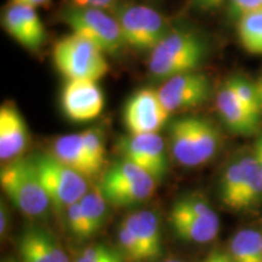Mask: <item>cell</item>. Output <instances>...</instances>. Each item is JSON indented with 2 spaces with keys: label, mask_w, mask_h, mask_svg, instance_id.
Segmentation results:
<instances>
[{
  "label": "cell",
  "mask_w": 262,
  "mask_h": 262,
  "mask_svg": "<svg viewBox=\"0 0 262 262\" xmlns=\"http://www.w3.org/2000/svg\"><path fill=\"white\" fill-rule=\"evenodd\" d=\"M210 93V81L204 74L188 72L169 78L158 90V96L170 114L204 103Z\"/></svg>",
  "instance_id": "52a82bcc"
},
{
  "label": "cell",
  "mask_w": 262,
  "mask_h": 262,
  "mask_svg": "<svg viewBox=\"0 0 262 262\" xmlns=\"http://www.w3.org/2000/svg\"><path fill=\"white\" fill-rule=\"evenodd\" d=\"M255 88H256L258 98H260V103H261V107H262V77L256 81V83H255Z\"/></svg>",
  "instance_id": "74e56055"
},
{
  "label": "cell",
  "mask_w": 262,
  "mask_h": 262,
  "mask_svg": "<svg viewBox=\"0 0 262 262\" xmlns=\"http://www.w3.org/2000/svg\"><path fill=\"white\" fill-rule=\"evenodd\" d=\"M123 224L139 242L147 260H155L162 255V235L155 212L148 210L137 211L126 216Z\"/></svg>",
  "instance_id": "2e32d148"
},
{
  "label": "cell",
  "mask_w": 262,
  "mask_h": 262,
  "mask_svg": "<svg viewBox=\"0 0 262 262\" xmlns=\"http://www.w3.org/2000/svg\"><path fill=\"white\" fill-rule=\"evenodd\" d=\"M193 134L201 164L210 160L220 145V135L210 122L203 118H192Z\"/></svg>",
  "instance_id": "cb8c5ba5"
},
{
  "label": "cell",
  "mask_w": 262,
  "mask_h": 262,
  "mask_svg": "<svg viewBox=\"0 0 262 262\" xmlns=\"http://www.w3.org/2000/svg\"><path fill=\"white\" fill-rule=\"evenodd\" d=\"M261 233H262V232H261Z\"/></svg>",
  "instance_id": "7bdbcfd3"
},
{
  "label": "cell",
  "mask_w": 262,
  "mask_h": 262,
  "mask_svg": "<svg viewBox=\"0 0 262 262\" xmlns=\"http://www.w3.org/2000/svg\"><path fill=\"white\" fill-rule=\"evenodd\" d=\"M171 211L179 214L192 216V217L202 219H215L219 217L210 204L204 198L199 195H188L180 198L172 205Z\"/></svg>",
  "instance_id": "484cf974"
},
{
  "label": "cell",
  "mask_w": 262,
  "mask_h": 262,
  "mask_svg": "<svg viewBox=\"0 0 262 262\" xmlns=\"http://www.w3.org/2000/svg\"><path fill=\"white\" fill-rule=\"evenodd\" d=\"M254 157L255 159H256L258 168H260V171L262 175V135L260 139L256 141V145H255V149H254Z\"/></svg>",
  "instance_id": "e575fe53"
},
{
  "label": "cell",
  "mask_w": 262,
  "mask_h": 262,
  "mask_svg": "<svg viewBox=\"0 0 262 262\" xmlns=\"http://www.w3.org/2000/svg\"><path fill=\"white\" fill-rule=\"evenodd\" d=\"M62 108L74 122H88L100 116L104 106V97L95 80L75 79L66 84L62 91Z\"/></svg>",
  "instance_id": "30bf717a"
},
{
  "label": "cell",
  "mask_w": 262,
  "mask_h": 262,
  "mask_svg": "<svg viewBox=\"0 0 262 262\" xmlns=\"http://www.w3.org/2000/svg\"><path fill=\"white\" fill-rule=\"evenodd\" d=\"M118 262H124V260H122V261H118Z\"/></svg>",
  "instance_id": "60d3db41"
},
{
  "label": "cell",
  "mask_w": 262,
  "mask_h": 262,
  "mask_svg": "<svg viewBox=\"0 0 262 262\" xmlns=\"http://www.w3.org/2000/svg\"><path fill=\"white\" fill-rule=\"evenodd\" d=\"M81 211L86 219L91 234H95L102 227L107 215V201L98 186L88 191L79 202Z\"/></svg>",
  "instance_id": "d4e9b609"
},
{
  "label": "cell",
  "mask_w": 262,
  "mask_h": 262,
  "mask_svg": "<svg viewBox=\"0 0 262 262\" xmlns=\"http://www.w3.org/2000/svg\"><path fill=\"white\" fill-rule=\"evenodd\" d=\"M79 6H90V8H111L116 4L117 0H75Z\"/></svg>",
  "instance_id": "1f68e13d"
},
{
  "label": "cell",
  "mask_w": 262,
  "mask_h": 262,
  "mask_svg": "<svg viewBox=\"0 0 262 262\" xmlns=\"http://www.w3.org/2000/svg\"><path fill=\"white\" fill-rule=\"evenodd\" d=\"M52 156L86 179L93 178L100 171L88 155L81 134H71L57 139Z\"/></svg>",
  "instance_id": "e0dca14e"
},
{
  "label": "cell",
  "mask_w": 262,
  "mask_h": 262,
  "mask_svg": "<svg viewBox=\"0 0 262 262\" xmlns=\"http://www.w3.org/2000/svg\"><path fill=\"white\" fill-rule=\"evenodd\" d=\"M12 2L16 3V4L29 5V6H33V8H35V6L47 4V3L50 2V0H12Z\"/></svg>",
  "instance_id": "8d00e7d4"
},
{
  "label": "cell",
  "mask_w": 262,
  "mask_h": 262,
  "mask_svg": "<svg viewBox=\"0 0 262 262\" xmlns=\"http://www.w3.org/2000/svg\"><path fill=\"white\" fill-rule=\"evenodd\" d=\"M52 57L57 70L70 80L97 81L110 71L104 52L93 41L75 33L56 42Z\"/></svg>",
  "instance_id": "3957f363"
},
{
  "label": "cell",
  "mask_w": 262,
  "mask_h": 262,
  "mask_svg": "<svg viewBox=\"0 0 262 262\" xmlns=\"http://www.w3.org/2000/svg\"><path fill=\"white\" fill-rule=\"evenodd\" d=\"M204 262H232V260L229 257V254H226L221 250H215L205 258Z\"/></svg>",
  "instance_id": "d6a6232c"
},
{
  "label": "cell",
  "mask_w": 262,
  "mask_h": 262,
  "mask_svg": "<svg viewBox=\"0 0 262 262\" xmlns=\"http://www.w3.org/2000/svg\"><path fill=\"white\" fill-rule=\"evenodd\" d=\"M206 47L203 39L191 31H175L152 50L149 71L157 78H169L194 72L205 58Z\"/></svg>",
  "instance_id": "6da1fadb"
},
{
  "label": "cell",
  "mask_w": 262,
  "mask_h": 262,
  "mask_svg": "<svg viewBox=\"0 0 262 262\" xmlns=\"http://www.w3.org/2000/svg\"><path fill=\"white\" fill-rule=\"evenodd\" d=\"M212 2H214V6H215V8H217L219 5L222 4V2H224V0H212Z\"/></svg>",
  "instance_id": "f35d334b"
},
{
  "label": "cell",
  "mask_w": 262,
  "mask_h": 262,
  "mask_svg": "<svg viewBox=\"0 0 262 262\" xmlns=\"http://www.w3.org/2000/svg\"><path fill=\"white\" fill-rule=\"evenodd\" d=\"M169 113L163 106L158 91L141 89L136 91L124 107V124L130 135L157 133L168 119Z\"/></svg>",
  "instance_id": "ba28073f"
},
{
  "label": "cell",
  "mask_w": 262,
  "mask_h": 262,
  "mask_svg": "<svg viewBox=\"0 0 262 262\" xmlns=\"http://www.w3.org/2000/svg\"><path fill=\"white\" fill-rule=\"evenodd\" d=\"M244 182L243 166L241 159L234 160L226 166L220 181V196L229 209L238 210L239 196Z\"/></svg>",
  "instance_id": "603a6c76"
},
{
  "label": "cell",
  "mask_w": 262,
  "mask_h": 262,
  "mask_svg": "<svg viewBox=\"0 0 262 262\" xmlns=\"http://www.w3.org/2000/svg\"><path fill=\"white\" fill-rule=\"evenodd\" d=\"M238 18V35L243 48L253 54H262V8Z\"/></svg>",
  "instance_id": "7402d4cb"
},
{
  "label": "cell",
  "mask_w": 262,
  "mask_h": 262,
  "mask_svg": "<svg viewBox=\"0 0 262 262\" xmlns=\"http://www.w3.org/2000/svg\"><path fill=\"white\" fill-rule=\"evenodd\" d=\"M170 139L176 162L187 168L201 165L193 134L192 118H183L173 122L170 127Z\"/></svg>",
  "instance_id": "d6986e66"
},
{
  "label": "cell",
  "mask_w": 262,
  "mask_h": 262,
  "mask_svg": "<svg viewBox=\"0 0 262 262\" xmlns=\"http://www.w3.org/2000/svg\"><path fill=\"white\" fill-rule=\"evenodd\" d=\"M118 22L125 45L139 51L153 50L168 34L164 18L148 6H127L119 12Z\"/></svg>",
  "instance_id": "8992f818"
},
{
  "label": "cell",
  "mask_w": 262,
  "mask_h": 262,
  "mask_svg": "<svg viewBox=\"0 0 262 262\" xmlns=\"http://www.w3.org/2000/svg\"><path fill=\"white\" fill-rule=\"evenodd\" d=\"M28 130L26 122L14 104L5 103L0 108V158L16 159L26 149Z\"/></svg>",
  "instance_id": "7c38bea8"
},
{
  "label": "cell",
  "mask_w": 262,
  "mask_h": 262,
  "mask_svg": "<svg viewBox=\"0 0 262 262\" xmlns=\"http://www.w3.org/2000/svg\"><path fill=\"white\" fill-rule=\"evenodd\" d=\"M85 148H86L88 155H89L91 162L98 170L102 169L106 158V150H104L102 133L96 127L85 130L81 133Z\"/></svg>",
  "instance_id": "83f0119b"
},
{
  "label": "cell",
  "mask_w": 262,
  "mask_h": 262,
  "mask_svg": "<svg viewBox=\"0 0 262 262\" xmlns=\"http://www.w3.org/2000/svg\"><path fill=\"white\" fill-rule=\"evenodd\" d=\"M67 221L70 231L72 232V234L75 235V237L86 239L93 235L91 234L89 225H88L86 219H85L83 211H81L79 202L71 205L70 208L67 209Z\"/></svg>",
  "instance_id": "f546056e"
},
{
  "label": "cell",
  "mask_w": 262,
  "mask_h": 262,
  "mask_svg": "<svg viewBox=\"0 0 262 262\" xmlns=\"http://www.w3.org/2000/svg\"><path fill=\"white\" fill-rule=\"evenodd\" d=\"M227 83L229 84V86L232 88V90L234 91V94L237 95L239 101H241L251 113L257 117H261L262 107L256 88H255V84L249 83L248 80L239 77L232 78V79L227 80Z\"/></svg>",
  "instance_id": "4316f807"
},
{
  "label": "cell",
  "mask_w": 262,
  "mask_h": 262,
  "mask_svg": "<svg viewBox=\"0 0 262 262\" xmlns=\"http://www.w3.org/2000/svg\"><path fill=\"white\" fill-rule=\"evenodd\" d=\"M216 107L228 129L238 135H251L256 133L261 117L255 116L239 101L237 95L226 83L216 96Z\"/></svg>",
  "instance_id": "5bb4252c"
},
{
  "label": "cell",
  "mask_w": 262,
  "mask_h": 262,
  "mask_svg": "<svg viewBox=\"0 0 262 262\" xmlns=\"http://www.w3.org/2000/svg\"><path fill=\"white\" fill-rule=\"evenodd\" d=\"M166 262H182V261H180V260H169V261H166Z\"/></svg>",
  "instance_id": "ab89813d"
},
{
  "label": "cell",
  "mask_w": 262,
  "mask_h": 262,
  "mask_svg": "<svg viewBox=\"0 0 262 262\" xmlns=\"http://www.w3.org/2000/svg\"><path fill=\"white\" fill-rule=\"evenodd\" d=\"M118 243H119L120 248H122V254L124 257L131 262H142L147 261L146 255L143 253L142 248L134 237L133 233L129 231V228L125 225L120 224L118 227Z\"/></svg>",
  "instance_id": "f1b7e54d"
},
{
  "label": "cell",
  "mask_w": 262,
  "mask_h": 262,
  "mask_svg": "<svg viewBox=\"0 0 262 262\" xmlns=\"http://www.w3.org/2000/svg\"><path fill=\"white\" fill-rule=\"evenodd\" d=\"M0 185L19 211L29 217H41L51 205L39 179L34 159H15L0 171Z\"/></svg>",
  "instance_id": "7a4b0ae2"
},
{
  "label": "cell",
  "mask_w": 262,
  "mask_h": 262,
  "mask_svg": "<svg viewBox=\"0 0 262 262\" xmlns=\"http://www.w3.org/2000/svg\"><path fill=\"white\" fill-rule=\"evenodd\" d=\"M244 182L239 196L238 210H247L260 204L262 201V175L254 153L241 158Z\"/></svg>",
  "instance_id": "ffe728a7"
},
{
  "label": "cell",
  "mask_w": 262,
  "mask_h": 262,
  "mask_svg": "<svg viewBox=\"0 0 262 262\" xmlns=\"http://www.w3.org/2000/svg\"><path fill=\"white\" fill-rule=\"evenodd\" d=\"M192 2L196 8L202 10H210L215 8L214 2H212V0H192Z\"/></svg>",
  "instance_id": "d590c367"
},
{
  "label": "cell",
  "mask_w": 262,
  "mask_h": 262,
  "mask_svg": "<svg viewBox=\"0 0 262 262\" xmlns=\"http://www.w3.org/2000/svg\"><path fill=\"white\" fill-rule=\"evenodd\" d=\"M169 222L180 239L196 244L214 241L220 231V219H202L170 211Z\"/></svg>",
  "instance_id": "ac0fdd59"
},
{
  "label": "cell",
  "mask_w": 262,
  "mask_h": 262,
  "mask_svg": "<svg viewBox=\"0 0 262 262\" xmlns=\"http://www.w3.org/2000/svg\"><path fill=\"white\" fill-rule=\"evenodd\" d=\"M157 181L150 175L135 180L101 182L98 185L107 203L116 206H130L145 202L153 195Z\"/></svg>",
  "instance_id": "9a60e30c"
},
{
  "label": "cell",
  "mask_w": 262,
  "mask_h": 262,
  "mask_svg": "<svg viewBox=\"0 0 262 262\" xmlns=\"http://www.w3.org/2000/svg\"><path fill=\"white\" fill-rule=\"evenodd\" d=\"M33 159L41 185L56 209H68L86 194V178L68 168L54 156L40 155Z\"/></svg>",
  "instance_id": "5b68a950"
},
{
  "label": "cell",
  "mask_w": 262,
  "mask_h": 262,
  "mask_svg": "<svg viewBox=\"0 0 262 262\" xmlns=\"http://www.w3.org/2000/svg\"><path fill=\"white\" fill-rule=\"evenodd\" d=\"M3 22L6 32L31 51H38L47 39L44 25L33 6L12 3L6 9Z\"/></svg>",
  "instance_id": "8fae6325"
},
{
  "label": "cell",
  "mask_w": 262,
  "mask_h": 262,
  "mask_svg": "<svg viewBox=\"0 0 262 262\" xmlns=\"http://www.w3.org/2000/svg\"><path fill=\"white\" fill-rule=\"evenodd\" d=\"M9 225V214L8 210H6V206L4 203L2 202V209H0V233L4 235V233L8 229Z\"/></svg>",
  "instance_id": "836d02e7"
},
{
  "label": "cell",
  "mask_w": 262,
  "mask_h": 262,
  "mask_svg": "<svg viewBox=\"0 0 262 262\" xmlns=\"http://www.w3.org/2000/svg\"><path fill=\"white\" fill-rule=\"evenodd\" d=\"M6 262H9V261H6Z\"/></svg>",
  "instance_id": "b9f144b4"
},
{
  "label": "cell",
  "mask_w": 262,
  "mask_h": 262,
  "mask_svg": "<svg viewBox=\"0 0 262 262\" xmlns=\"http://www.w3.org/2000/svg\"><path fill=\"white\" fill-rule=\"evenodd\" d=\"M232 262H262V233L253 228L237 232L231 242Z\"/></svg>",
  "instance_id": "44dd1931"
},
{
  "label": "cell",
  "mask_w": 262,
  "mask_h": 262,
  "mask_svg": "<svg viewBox=\"0 0 262 262\" xmlns=\"http://www.w3.org/2000/svg\"><path fill=\"white\" fill-rule=\"evenodd\" d=\"M231 2V11L239 17L245 12L262 8V0H229Z\"/></svg>",
  "instance_id": "4dcf8cb0"
},
{
  "label": "cell",
  "mask_w": 262,
  "mask_h": 262,
  "mask_svg": "<svg viewBox=\"0 0 262 262\" xmlns=\"http://www.w3.org/2000/svg\"><path fill=\"white\" fill-rule=\"evenodd\" d=\"M63 21L88 40L93 41L106 54H117L126 47L118 19L111 17L101 9L75 6L66 10Z\"/></svg>",
  "instance_id": "277c9868"
},
{
  "label": "cell",
  "mask_w": 262,
  "mask_h": 262,
  "mask_svg": "<svg viewBox=\"0 0 262 262\" xmlns=\"http://www.w3.org/2000/svg\"><path fill=\"white\" fill-rule=\"evenodd\" d=\"M124 159L135 163L145 169L156 180L162 181L168 170L165 145L157 133L130 135L118 143Z\"/></svg>",
  "instance_id": "9c48e42d"
},
{
  "label": "cell",
  "mask_w": 262,
  "mask_h": 262,
  "mask_svg": "<svg viewBox=\"0 0 262 262\" xmlns=\"http://www.w3.org/2000/svg\"><path fill=\"white\" fill-rule=\"evenodd\" d=\"M22 262H68V257L58 242L45 229H26L18 242Z\"/></svg>",
  "instance_id": "4fadbf2b"
}]
</instances>
